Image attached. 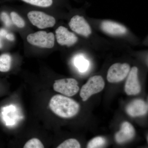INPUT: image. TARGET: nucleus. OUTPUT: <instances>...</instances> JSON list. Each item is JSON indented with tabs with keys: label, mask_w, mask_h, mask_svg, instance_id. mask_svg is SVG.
<instances>
[{
	"label": "nucleus",
	"mask_w": 148,
	"mask_h": 148,
	"mask_svg": "<svg viewBox=\"0 0 148 148\" xmlns=\"http://www.w3.org/2000/svg\"><path fill=\"white\" fill-rule=\"evenodd\" d=\"M23 1L32 5L40 7L47 8L53 3V0H22Z\"/></svg>",
	"instance_id": "f3484780"
},
{
	"label": "nucleus",
	"mask_w": 148,
	"mask_h": 148,
	"mask_svg": "<svg viewBox=\"0 0 148 148\" xmlns=\"http://www.w3.org/2000/svg\"><path fill=\"white\" fill-rule=\"evenodd\" d=\"M56 148H81L79 142L76 139L70 138L62 142Z\"/></svg>",
	"instance_id": "dca6fc26"
},
{
	"label": "nucleus",
	"mask_w": 148,
	"mask_h": 148,
	"mask_svg": "<svg viewBox=\"0 0 148 148\" xmlns=\"http://www.w3.org/2000/svg\"><path fill=\"white\" fill-rule=\"evenodd\" d=\"M74 64L79 72L81 73L87 71L89 66L88 61L82 56H77L75 57Z\"/></svg>",
	"instance_id": "ddd939ff"
},
{
	"label": "nucleus",
	"mask_w": 148,
	"mask_h": 148,
	"mask_svg": "<svg viewBox=\"0 0 148 148\" xmlns=\"http://www.w3.org/2000/svg\"><path fill=\"white\" fill-rule=\"evenodd\" d=\"M138 69L134 66L130 71L125 85V91L128 95H135L141 91V85L138 78Z\"/></svg>",
	"instance_id": "6e6552de"
},
{
	"label": "nucleus",
	"mask_w": 148,
	"mask_h": 148,
	"mask_svg": "<svg viewBox=\"0 0 148 148\" xmlns=\"http://www.w3.org/2000/svg\"><path fill=\"white\" fill-rule=\"evenodd\" d=\"M8 32L4 29H0V37H3V38H5L7 34H8Z\"/></svg>",
	"instance_id": "aec40b11"
},
{
	"label": "nucleus",
	"mask_w": 148,
	"mask_h": 148,
	"mask_svg": "<svg viewBox=\"0 0 148 148\" xmlns=\"http://www.w3.org/2000/svg\"><path fill=\"white\" fill-rule=\"evenodd\" d=\"M106 140L101 136L92 138L88 143L87 148H103L106 145Z\"/></svg>",
	"instance_id": "2eb2a0df"
},
{
	"label": "nucleus",
	"mask_w": 148,
	"mask_h": 148,
	"mask_svg": "<svg viewBox=\"0 0 148 148\" xmlns=\"http://www.w3.org/2000/svg\"><path fill=\"white\" fill-rule=\"evenodd\" d=\"M135 135V130L132 125L125 121L121 124L119 131L116 132L115 139L118 144H123L132 140Z\"/></svg>",
	"instance_id": "9d476101"
},
{
	"label": "nucleus",
	"mask_w": 148,
	"mask_h": 148,
	"mask_svg": "<svg viewBox=\"0 0 148 148\" xmlns=\"http://www.w3.org/2000/svg\"><path fill=\"white\" fill-rule=\"evenodd\" d=\"M5 38L10 41H14V36L13 34L8 33L6 36Z\"/></svg>",
	"instance_id": "412c9836"
},
{
	"label": "nucleus",
	"mask_w": 148,
	"mask_h": 148,
	"mask_svg": "<svg viewBox=\"0 0 148 148\" xmlns=\"http://www.w3.org/2000/svg\"><path fill=\"white\" fill-rule=\"evenodd\" d=\"M105 85V82L101 76L91 77L81 89L80 95L83 101H87L91 95L101 92Z\"/></svg>",
	"instance_id": "f03ea898"
},
{
	"label": "nucleus",
	"mask_w": 148,
	"mask_h": 148,
	"mask_svg": "<svg viewBox=\"0 0 148 148\" xmlns=\"http://www.w3.org/2000/svg\"><path fill=\"white\" fill-rule=\"evenodd\" d=\"M27 16L32 24L39 29L52 27L56 24V19L53 16L42 12L32 11L28 13Z\"/></svg>",
	"instance_id": "39448f33"
},
{
	"label": "nucleus",
	"mask_w": 148,
	"mask_h": 148,
	"mask_svg": "<svg viewBox=\"0 0 148 148\" xmlns=\"http://www.w3.org/2000/svg\"><path fill=\"white\" fill-rule=\"evenodd\" d=\"M0 18L7 27H10L12 25V21L10 17L5 12H3L0 14Z\"/></svg>",
	"instance_id": "6ab92c4d"
},
{
	"label": "nucleus",
	"mask_w": 148,
	"mask_h": 148,
	"mask_svg": "<svg viewBox=\"0 0 148 148\" xmlns=\"http://www.w3.org/2000/svg\"><path fill=\"white\" fill-rule=\"evenodd\" d=\"M126 111L127 113L131 117L145 115L147 113V104L143 100L136 99L127 105Z\"/></svg>",
	"instance_id": "9b49d317"
},
{
	"label": "nucleus",
	"mask_w": 148,
	"mask_h": 148,
	"mask_svg": "<svg viewBox=\"0 0 148 148\" xmlns=\"http://www.w3.org/2000/svg\"><path fill=\"white\" fill-rule=\"evenodd\" d=\"M130 71V66L127 63H116L109 68L107 74V79L109 82L118 83L121 82L127 76Z\"/></svg>",
	"instance_id": "423d86ee"
},
{
	"label": "nucleus",
	"mask_w": 148,
	"mask_h": 148,
	"mask_svg": "<svg viewBox=\"0 0 148 148\" xmlns=\"http://www.w3.org/2000/svg\"><path fill=\"white\" fill-rule=\"evenodd\" d=\"M56 37L57 42L62 46H71L78 41V38L75 34L63 26H60L56 29Z\"/></svg>",
	"instance_id": "1a4fd4ad"
},
{
	"label": "nucleus",
	"mask_w": 148,
	"mask_h": 148,
	"mask_svg": "<svg viewBox=\"0 0 148 148\" xmlns=\"http://www.w3.org/2000/svg\"><path fill=\"white\" fill-rule=\"evenodd\" d=\"M101 29L106 34L112 36H121L127 33V29L123 25L109 20L101 22Z\"/></svg>",
	"instance_id": "f8f14e48"
},
{
	"label": "nucleus",
	"mask_w": 148,
	"mask_h": 148,
	"mask_svg": "<svg viewBox=\"0 0 148 148\" xmlns=\"http://www.w3.org/2000/svg\"><path fill=\"white\" fill-rule=\"evenodd\" d=\"M12 58L8 53L0 55V72H7L11 66Z\"/></svg>",
	"instance_id": "4468645a"
},
{
	"label": "nucleus",
	"mask_w": 148,
	"mask_h": 148,
	"mask_svg": "<svg viewBox=\"0 0 148 148\" xmlns=\"http://www.w3.org/2000/svg\"><path fill=\"white\" fill-rule=\"evenodd\" d=\"M3 47L2 42L1 39V37H0V49Z\"/></svg>",
	"instance_id": "4be33fe9"
},
{
	"label": "nucleus",
	"mask_w": 148,
	"mask_h": 148,
	"mask_svg": "<svg viewBox=\"0 0 148 148\" xmlns=\"http://www.w3.org/2000/svg\"><path fill=\"white\" fill-rule=\"evenodd\" d=\"M12 21L15 26L18 28H22L25 27V22L23 18L15 12H12L10 13Z\"/></svg>",
	"instance_id": "a211bd4d"
},
{
	"label": "nucleus",
	"mask_w": 148,
	"mask_h": 148,
	"mask_svg": "<svg viewBox=\"0 0 148 148\" xmlns=\"http://www.w3.org/2000/svg\"><path fill=\"white\" fill-rule=\"evenodd\" d=\"M70 28L74 32L87 37L91 34V27L83 16L79 15L73 16L69 23Z\"/></svg>",
	"instance_id": "0eeeda50"
},
{
	"label": "nucleus",
	"mask_w": 148,
	"mask_h": 148,
	"mask_svg": "<svg viewBox=\"0 0 148 148\" xmlns=\"http://www.w3.org/2000/svg\"><path fill=\"white\" fill-rule=\"evenodd\" d=\"M27 40L30 44L35 46L50 49L54 46L55 37L51 32L39 31L28 35Z\"/></svg>",
	"instance_id": "7ed1b4c3"
},
{
	"label": "nucleus",
	"mask_w": 148,
	"mask_h": 148,
	"mask_svg": "<svg viewBox=\"0 0 148 148\" xmlns=\"http://www.w3.org/2000/svg\"><path fill=\"white\" fill-rule=\"evenodd\" d=\"M53 88L56 92L69 97L76 95L79 90L76 80L71 78L56 80L53 84Z\"/></svg>",
	"instance_id": "20e7f679"
},
{
	"label": "nucleus",
	"mask_w": 148,
	"mask_h": 148,
	"mask_svg": "<svg viewBox=\"0 0 148 148\" xmlns=\"http://www.w3.org/2000/svg\"><path fill=\"white\" fill-rule=\"evenodd\" d=\"M49 107L56 115L64 118H70L78 113L79 106L71 98L61 95L53 96L49 101Z\"/></svg>",
	"instance_id": "f257e3e1"
}]
</instances>
